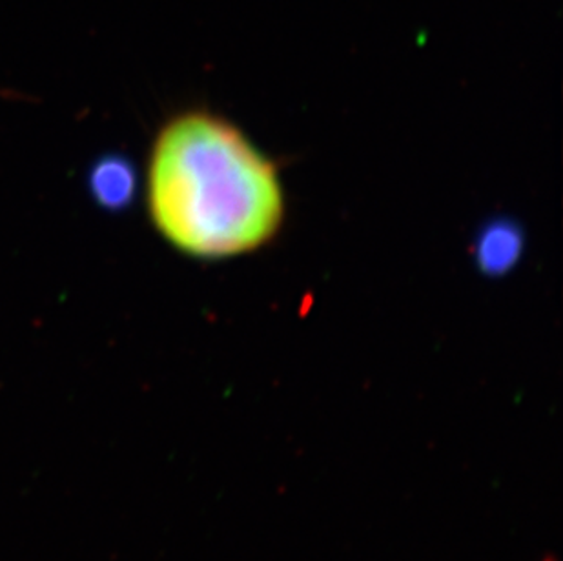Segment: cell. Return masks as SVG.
Listing matches in <instances>:
<instances>
[{
	"instance_id": "cell-2",
	"label": "cell",
	"mask_w": 563,
	"mask_h": 561,
	"mask_svg": "<svg viewBox=\"0 0 563 561\" xmlns=\"http://www.w3.org/2000/svg\"><path fill=\"white\" fill-rule=\"evenodd\" d=\"M476 265L487 276H504L523 252V233L512 221H493L479 232L474 246Z\"/></svg>"
},
{
	"instance_id": "cell-1",
	"label": "cell",
	"mask_w": 563,
	"mask_h": 561,
	"mask_svg": "<svg viewBox=\"0 0 563 561\" xmlns=\"http://www.w3.org/2000/svg\"><path fill=\"white\" fill-rule=\"evenodd\" d=\"M146 197L157 232L199 260L254 252L285 219L276 166L240 128L207 112L183 113L161 130Z\"/></svg>"
},
{
	"instance_id": "cell-3",
	"label": "cell",
	"mask_w": 563,
	"mask_h": 561,
	"mask_svg": "<svg viewBox=\"0 0 563 561\" xmlns=\"http://www.w3.org/2000/svg\"><path fill=\"white\" fill-rule=\"evenodd\" d=\"M137 188L135 169L121 157H107L93 166L90 175V190L99 207L118 210L132 202Z\"/></svg>"
}]
</instances>
